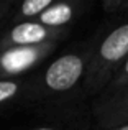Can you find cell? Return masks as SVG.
<instances>
[{
    "label": "cell",
    "mask_w": 128,
    "mask_h": 130,
    "mask_svg": "<svg viewBox=\"0 0 128 130\" xmlns=\"http://www.w3.org/2000/svg\"><path fill=\"white\" fill-rule=\"evenodd\" d=\"M126 89H128V56L123 61V64L118 68V71L113 74L112 81L107 84V87L103 89V92L99 97H110V95L120 94V92L126 91ZM99 97H95V99H99Z\"/></svg>",
    "instance_id": "9c48e42d"
},
{
    "label": "cell",
    "mask_w": 128,
    "mask_h": 130,
    "mask_svg": "<svg viewBox=\"0 0 128 130\" xmlns=\"http://www.w3.org/2000/svg\"><path fill=\"white\" fill-rule=\"evenodd\" d=\"M25 91H26V79L20 81L15 77L0 79V105L16 99L18 95L25 97Z\"/></svg>",
    "instance_id": "ba28073f"
},
{
    "label": "cell",
    "mask_w": 128,
    "mask_h": 130,
    "mask_svg": "<svg viewBox=\"0 0 128 130\" xmlns=\"http://www.w3.org/2000/svg\"><path fill=\"white\" fill-rule=\"evenodd\" d=\"M90 41L80 43L51 59L26 79L25 99L43 104H66L82 94L89 66Z\"/></svg>",
    "instance_id": "6da1fadb"
},
{
    "label": "cell",
    "mask_w": 128,
    "mask_h": 130,
    "mask_svg": "<svg viewBox=\"0 0 128 130\" xmlns=\"http://www.w3.org/2000/svg\"><path fill=\"white\" fill-rule=\"evenodd\" d=\"M90 114L95 130H110L128 122V89L110 97L94 99Z\"/></svg>",
    "instance_id": "277c9868"
},
{
    "label": "cell",
    "mask_w": 128,
    "mask_h": 130,
    "mask_svg": "<svg viewBox=\"0 0 128 130\" xmlns=\"http://www.w3.org/2000/svg\"><path fill=\"white\" fill-rule=\"evenodd\" d=\"M77 3H67V2H54L36 22L43 23L46 26L53 28H67L72 18L77 13Z\"/></svg>",
    "instance_id": "8992f818"
},
{
    "label": "cell",
    "mask_w": 128,
    "mask_h": 130,
    "mask_svg": "<svg viewBox=\"0 0 128 130\" xmlns=\"http://www.w3.org/2000/svg\"><path fill=\"white\" fill-rule=\"evenodd\" d=\"M128 56V17L102 33L100 38L90 40L89 66L86 73L82 94L89 97H99L112 81Z\"/></svg>",
    "instance_id": "7a4b0ae2"
},
{
    "label": "cell",
    "mask_w": 128,
    "mask_h": 130,
    "mask_svg": "<svg viewBox=\"0 0 128 130\" xmlns=\"http://www.w3.org/2000/svg\"><path fill=\"white\" fill-rule=\"evenodd\" d=\"M54 2L56 0H26V2L20 3L18 10L12 15L13 23L38 20Z\"/></svg>",
    "instance_id": "52a82bcc"
},
{
    "label": "cell",
    "mask_w": 128,
    "mask_h": 130,
    "mask_svg": "<svg viewBox=\"0 0 128 130\" xmlns=\"http://www.w3.org/2000/svg\"><path fill=\"white\" fill-rule=\"evenodd\" d=\"M10 10H12V3H8V2L0 3V28H2V25H3V22H5L7 17L12 15Z\"/></svg>",
    "instance_id": "8fae6325"
},
{
    "label": "cell",
    "mask_w": 128,
    "mask_h": 130,
    "mask_svg": "<svg viewBox=\"0 0 128 130\" xmlns=\"http://www.w3.org/2000/svg\"><path fill=\"white\" fill-rule=\"evenodd\" d=\"M110 130H128V122L126 124H122V125H117V127H113Z\"/></svg>",
    "instance_id": "7c38bea8"
},
{
    "label": "cell",
    "mask_w": 128,
    "mask_h": 130,
    "mask_svg": "<svg viewBox=\"0 0 128 130\" xmlns=\"http://www.w3.org/2000/svg\"><path fill=\"white\" fill-rule=\"evenodd\" d=\"M102 8L109 15H117L118 18L128 17V0H105Z\"/></svg>",
    "instance_id": "30bf717a"
},
{
    "label": "cell",
    "mask_w": 128,
    "mask_h": 130,
    "mask_svg": "<svg viewBox=\"0 0 128 130\" xmlns=\"http://www.w3.org/2000/svg\"><path fill=\"white\" fill-rule=\"evenodd\" d=\"M26 130H90V119L79 110L67 109Z\"/></svg>",
    "instance_id": "5b68a950"
},
{
    "label": "cell",
    "mask_w": 128,
    "mask_h": 130,
    "mask_svg": "<svg viewBox=\"0 0 128 130\" xmlns=\"http://www.w3.org/2000/svg\"><path fill=\"white\" fill-rule=\"evenodd\" d=\"M67 35V28H53L36 22L13 23L0 38V51L10 53L18 48H46Z\"/></svg>",
    "instance_id": "3957f363"
}]
</instances>
